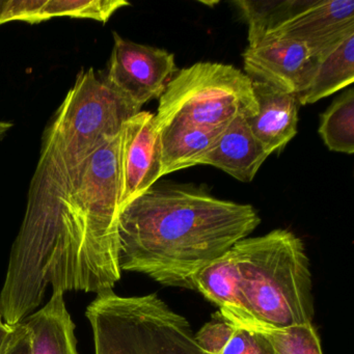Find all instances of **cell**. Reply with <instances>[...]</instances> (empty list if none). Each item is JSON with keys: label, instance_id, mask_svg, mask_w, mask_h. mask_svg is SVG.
<instances>
[{"label": "cell", "instance_id": "cell-1", "mask_svg": "<svg viewBox=\"0 0 354 354\" xmlns=\"http://www.w3.org/2000/svg\"><path fill=\"white\" fill-rule=\"evenodd\" d=\"M132 115L86 72L47 124L0 291V318L10 326L32 314L49 287L99 294L121 279V131Z\"/></svg>", "mask_w": 354, "mask_h": 354}, {"label": "cell", "instance_id": "cell-2", "mask_svg": "<svg viewBox=\"0 0 354 354\" xmlns=\"http://www.w3.org/2000/svg\"><path fill=\"white\" fill-rule=\"evenodd\" d=\"M260 223L252 205L221 200L190 184L155 183L120 212V268L194 290V275Z\"/></svg>", "mask_w": 354, "mask_h": 354}, {"label": "cell", "instance_id": "cell-3", "mask_svg": "<svg viewBox=\"0 0 354 354\" xmlns=\"http://www.w3.org/2000/svg\"><path fill=\"white\" fill-rule=\"evenodd\" d=\"M232 250L240 291L263 331L312 324V273L300 238L274 230Z\"/></svg>", "mask_w": 354, "mask_h": 354}, {"label": "cell", "instance_id": "cell-4", "mask_svg": "<svg viewBox=\"0 0 354 354\" xmlns=\"http://www.w3.org/2000/svg\"><path fill=\"white\" fill-rule=\"evenodd\" d=\"M86 317L95 354H205L187 319L156 294L124 297L113 290L102 292Z\"/></svg>", "mask_w": 354, "mask_h": 354}, {"label": "cell", "instance_id": "cell-5", "mask_svg": "<svg viewBox=\"0 0 354 354\" xmlns=\"http://www.w3.org/2000/svg\"><path fill=\"white\" fill-rule=\"evenodd\" d=\"M258 113L252 80L233 66L196 63L180 70L159 98L157 125L179 122L218 129Z\"/></svg>", "mask_w": 354, "mask_h": 354}, {"label": "cell", "instance_id": "cell-6", "mask_svg": "<svg viewBox=\"0 0 354 354\" xmlns=\"http://www.w3.org/2000/svg\"><path fill=\"white\" fill-rule=\"evenodd\" d=\"M113 47L103 82L138 109L160 98L177 71L175 57L163 49L138 44L113 32Z\"/></svg>", "mask_w": 354, "mask_h": 354}, {"label": "cell", "instance_id": "cell-7", "mask_svg": "<svg viewBox=\"0 0 354 354\" xmlns=\"http://www.w3.org/2000/svg\"><path fill=\"white\" fill-rule=\"evenodd\" d=\"M120 160L123 209L162 177L160 140L154 113L140 111L125 122Z\"/></svg>", "mask_w": 354, "mask_h": 354}, {"label": "cell", "instance_id": "cell-8", "mask_svg": "<svg viewBox=\"0 0 354 354\" xmlns=\"http://www.w3.org/2000/svg\"><path fill=\"white\" fill-rule=\"evenodd\" d=\"M242 57L250 80L297 96L308 88L318 63L306 45L288 39H264Z\"/></svg>", "mask_w": 354, "mask_h": 354}, {"label": "cell", "instance_id": "cell-9", "mask_svg": "<svg viewBox=\"0 0 354 354\" xmlns=\"http://www.w3.org/2000/svg\"><path fill=\"white\" fill-rule=\"evenodd\" d=\"M352 32L353 0H314L264 39H288L301 43L318 61Z\"/></svg>", "mask_w": 354, "mask_h": 354}, {"label": "cell", "instance_id": "cell-10", "mask_svg": "<svg viewBox=\"0 0 354 354\" xmlns=\"http://www.w3.org/2000/svg\"><path fill=\"white\" fill-rule=\"evenodd\" d=\"M252 84L258 113L246 122L269 155L281 152L297 134L298 96L266 82L252 80Z\"/></svg>", "mask_w": 354, "mask_h": 354}, {"label": "cell", "instance_id": "cell-11", "mask_svg": "<svg viewBox=\"0 0 354 354\" xmlns=\"http://www.w3.org/2000/svg\"><path fill=\"white\" fill-rule=\"evenodd\" d=\"M269 154L258 142L245 117H237L221 130L198 165H211L238 181L250 183Z\"/></svg>", "mask_w": 354, "mask_h": 354}, {"label": "cell", "instance_id": "cell-12", "mask_svg": "<svg viewBox=\"0 0 354 354\" xmlns=\"http://www.w3.org/2000/svg\"><path fill=\"white\" fill-rule=\"evenodd\" d=\"M194 290L219 306L227 320L241 328L263 331L239 289L233 250L201 268L192 277Z\"/></svg>", "mask_w": 354, "mask_h": 354}, {"label": "cell", "instance_id": "cell-13", "mask_svg": "<svg viewBox=\"0 0 354 354\" xmlns=\"http://www.w3.org/2000/svg\"><path fill=\"white\" fill-rule=\"evenodd\" d=\"M64 295L63 292H53L42 308L22 321L30 333L32 354H80L75 324Z\"/></svg>", "mask_w": 354, "mask_h": 354}, {"label": "cell", "instance_id": "cell-14", "mask_svg": "<svg viewBox=\"0 0 354 354\" xmlns=\"http://www.w3.org/2000/svg\"><path fill=\"white\" fill-rule=\"evenodd\" d=\"M223 128L209 129L179 122L158 126L161 176L198 165Z\"/></svg>", "mask_w": 354, "mask_h": 354}, {"label": "cell", "instance_id": "cell-15", "mask_svg": "<svg viewBox=\"0 0 354 354\" xmlns=\"http://www.w3.org/2000/svg\"><path fill=\"white\" fill-rule=\"evenodd\" d=\"M354 82V32L318 59L308 88L298 96L300 105L313 104Z\"/></svg>", "mask_w": 354, "mask_h": 354}, {"label": "cell", "instance_id": "cell-16", "mask_svg": "<svg viewBox=\"0 0 354 354\" xmlns=\"http://www.w3.org/2000/svg\"><path fill=\"white\" fill-rule=\"evenodd\" d=\"M314 0H238L234 5L248 26V46L260 43L267 35L312 5Z\"/></svg>", "mask_w": 354, "mask_h": 354}, {"label": "cell", "instance_id": "cell-17", "mask_svg": "<svg viewBox=\"0 0 354 354\" xmlns=\"http://www.w3.org/2000/svg\"><path fill=\"white\" fill-rule=\"evenodd\" d=\"M319 134L333 152H354V90L339 95L321 115Z\"/></svg>", "mask_w": 354, "mask_h": 354}, {"label": "cell", "instance_id": "cell-18", "mask_svg": "<svg viewBox=\"0 0 354 354\" xmlns=\"http://www.w3.org/2000/svg\"><path fill=\"white\" fill-rule=\"evenodd\" d=\"M130 6L125 0H46L42 10L43 21L51 18L92 19L106 24L111 16Z\"/></svg>", "mask_w": 354, "mask_h": 354}, {"label": "cell", "instance_id": "cell-19", "mask_svg": "<svg viewBox=\"0 0 354 354\" xmlns=\"http://www.w3.org/2000/svg\"><path fill=\"white\" fill-rule=\"evenodd\" d=\"M275 354H323L320 339L312 324L262 331Z\"/></svg>", "mask_w": 354, "mask_h": 354}, {"label": "cell", "instance_id": "cell-20", "mask_svg": "<svg viewBox=\"0 0 354 354\" xmlns=\"http://www.w3.org/2000/svg\"><path fill=\"white\" fill-rule=\"evenodd\" d=\"M216 354H275V352L262 331L237 327Z\"/></svg>", "mask_w": 354, "mask_h": 354}, {"label": "cell", "instance_id": "cell-21", "mask_svg": "<svg viewBox=\"0 0 354 354\" xmlns=\"http://www.w3.org/2000/svg\"><path fill=\"white\" fill-rule=\"evenodd\" d=\"M46 0H9L12 21H24L30 24L43 22L42 10Z\"/></svg>", "mask_w": 354, "mask_h": 354}, {"label": "cell", "instance_id": "cell-22", "mask_svg": "<svg viewBox=\"0 0 354 354\" xmlns=\"http://www.w3.org/2000/svg\"><path fill=\"white\" fill-rule=\"evenodd\" d=\"M3 354H32V337L24 323L14 326V333Z\"/></svg>", "mask_w": 354, "mask_h": 354}, {"label": "cell", "instance_id": "cell-23", "mask_svg": "<svg viewBox=\"0 0 354 354\" xmlns=\"http://www.w3.org/2000/svg\"><path fill=\"white\" fill-rule=\"evenodd\" d=\"M13 333L14 326H10L0 318V354L5 353Z\"/></svg>", "mask_w": 354, "mask_h": 354}, {"label": "cell", "instance_id": "cell-24", "mask_svg": "<svg viewBox=\"0 0 354 354\" xmlns=\"http://www.w3.org/2000/svg\"><path fill=\"white\" fill-rule=\"evenodd\" d=\"M11 22L9 0H0V26Z\"/></svg>", "mask_w": 354, "mask_h": 354}, {"label": "cell", "instance_id": "cell-25", "mask_svg": "<svg viewBox=\"0 0 354 354\" xmlns=\"http://www.w3.org/2000/svg\"><path fill=\"white\" fill-rule=\"evenodd\" d=\"M14 124L11 122L0 121V142L7 136V134L11 131L13 128Z\"/></svg>", "mask_w": 354, "mask_h": 354}]
</instances>
